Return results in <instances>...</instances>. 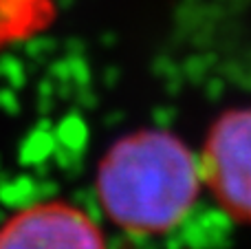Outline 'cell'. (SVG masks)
I'll return each instance as SVG.
<instances>
[{
    "label": "cell",
    "mask_w": 251,
    "mask_h": 249,
    "mask_svg": "<svg viewBox=\"0 0 251 249\" xmlns=\"http://www.w3.org/2000/svg\"><path fill=\"white\" fill-rule=\"evenodd\" d=\"M95 185L115 225L132 234H163L196 203L201 168L176 135L139 130L108 148L97 166Z\"/></svg>",
    "instance_id": "obj_1"
},
{
    "label": "cell",
    "mask_w": 251,
    "mask_h": 249,
    "mask_svg": "<svg viewBox=\"0 0 251 249\" xmlns=\"http://www.w3.org/2000/svg\"><path fill=\"white\" fill-rule=\"evenodd\" d=\"M203 176L223 210L251 223V106L227 110L209 128Z\"/></svg>",
    "instance_id": "obj_2"
},
{
    "label": "cell",
    "mask_w": 251,
    "mask_h": 249,
    "mask_svg": "<svg viewBox=\"0 0 251 249\" xmlns=\"http://www.w3.org/2000/svg\"><path fill=\"white\" fill-rule=\"evenodd\" d=\"M0 249H106V243L88 214L51 201L9 216L0 227Z\"/></svg>",
    "instance_id": "obj_3"
},
{
    "label": "cell",
    "mask_w": 251,
    "mask_h": 249,
    "mask_svg": "<svg viewBox=\"0 0 251 249\" xmlns=\"http://www.w3.org/2000/svg\"><path fill=\"white\" fill-rule=\"evenodd\" d=\"M53 20L51 0H0V49L33 38Z\"/></svg>",
    "instance_id": "obj_4"
}]
</instances>
